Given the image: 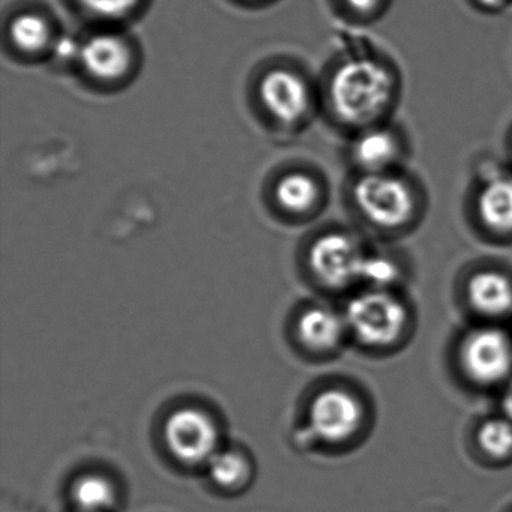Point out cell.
<instances>
[{
  "label": "cell",
  "mask_w": 512,
  "mask_h": 512,
  "mask_svg": "<svg viewBox=\"0 0 512 512\" xmlns=\"http://www.w3.org/2000/svg\"><path fill=\"white\" fill-rule=\"evenodd\" d=\"M394 97V79L385 65L359 58L341 65L331 85L335 112L353 125H368L385 115Z\"/></svg>",
  "instance_id": "1"
},
{
  "label": "cell",
  "mask_w": 512,
  "mask_h": 512,
  "mask_svg": "<svg viewBox=\"0 0 512 512\" xmlns=\"http://www.w3.org/2000/svg\"><path fill=\"white\" fill-rule=\"evenodd\" d=\"M353 197L362 215L385 229L401 226L412 215V190L392 172L364 173L356 182Z\"/></svg>",
  "instance_id": "2"
},
{
  "label": "cell",
  "mask_w": 512,
  "mask_h": 512,
  "mask_svg": "<svg viewBox=\"0 0 512 512\" xmlns=\"http://www.w3.org/2000/svg\"><path fill=\"white\" fill-rule=\"evenodd\" d=\"M406 323L403 305L382 290L362 293L347 305L346 325L370 346H386L397 340Z\"/></svg>",
  "instance_id": "3"
},
{
  "label": "cell",
  "mask_w": 512,
  "mask_h": 512,
  "mask_svg": "<svg viewBox=\"0 0 512 512\" xmlns=\"http://www.w3.org/2000/svg\"><path fill=\"white\" fill-rule=\"evenodd\" d=\"M166 440L170 451L185 463L211 460L217 452L218 431L214 421L202 410H176L166 422Z\"/></svg>",
  "instance_id": "4"
},
{
  "label": "cell",
  "mask_w": 512,
  "mask_h": 512,
  "mask_svg": "<svg viewBox=\"0 0 512 512\" xmlns=\"http://www.w3.org/2000/svg\"><path fill=\"white\" fill-rule=\"evenodd\" d=\"M463 362L472 379L499 382L512 367L511 341L497 329H479L464 343Z\"/></svg>",
  "instance_id": "5"
},
{
  "label": "cell",
  "mask_w": 512,
  "mask_h": 512,
  "mask_svg": "<svg viewBox=\"0 0 512 512\" xmlns=\"http://www.w3.org/2000/svg\"><path fill=\"white\" fill-rule=\"evenodd\" d=\"M364 254L347 235L323 236L311 250L310 262L319 280L332 287L346 286L358 280Z\"/></svg>",
  "instance_id": "6"
},
{
  "label": "cell",
  "mask_w": 512,
  "mask_h": 512,
  "mask_svg": "<svg viewBox=\"0 0 512 512\" xmlns=\"http://www.w3.org/2000/svg\"><path fill=\"white\" fill-rule=\"evenodd\" d=\"M361 422L358 401L344 391L329 389L314 400L311 425L322 439L329 442L346 439L355 433Z\"/></svg>",
  "instance_id": "7"
},
{
  "label": "cell",
  "mask_w": 512,
  "mask_h": 512,
  "mask_svg": "<svg viewBox=\"0 0 512 512\" xmlns=\"http://www.w3.org/2000/svg\"><path fill=\"white\" fill-rule=\"evenodd\" d=\"M263 103L272 115L284 122L296 121L308 106V89L296 74L277 70L269 73L260 86Z\"/></svg>",
  "instance_id": "8"
},
{
  "label": "cell",
  "mask_w": 512,
  "mask_h": 512,
  "mask_svg": "<svg viewBox=\"0 0 512 512\" xmlns=\"http://www.w3.org/2000/svg\"><path fill=\"white\" fill-rule=\"evenodd\" d=\"M80 59L92 76L103 80L118 79L130 65V50L115 35H97L80 47Z\"/></svg>",
  "instance_id": "9"
},
{
  "label": "cell",
  "mask_w": 512,
  "mask_h": 512,
  "mask_svg": "<svg viewBox=\"0 0 512 512\" xmlns=\"http://www.w3.org/2000/svg\"><path fill=\"white\" fill-rule=\"evenodd\" d=\"M353 155L364 173L391 172L400 160L401 146L392 131L373 127L356 140Z\"/></svg>",
  "instance_id": "10"
},
{
  "label": "cell",
  "mask_w": 512,
  "mask_h": 512,
  "mask_svg": "<svg viewBox=\"0 0 512 512\" xmlns=\"http://www.w3.org/2000/svg\"><path fill=\"white\" fill-rule=\"evenodd\" d=\"M473 307L488 316H503L512 310V283L496 272H481L469 283Z\"/></svg>",
  "instance_id": "11"
},
{
  "label": "cell",
  "mask_w": 512,
  "mask_h": 512,
  "mask_svg": "<svg viewBox=\"0 0 512 512\" xmlns=\"http://www.w3.org/2000/svg\"><path fill=\"white\" fill-rule=\"evenodd\" d=\"M478 211L491 229L512 230V176H496L482 187Z\"/></svg>",
  "instance_id": "12"
},
{
  "label": "cell",
  "mask_w": 512,
  "mask_h": 512,
  "mask_svg": "<svg viewBox=\"0 0 512 512\" xmlns=\"http://www.w3.org/2000/svg\"><path fill=\"white\" fill-rule=\"evenodd\" d=\"M346 320L326 308H313L299 320V337L305 346L314 350H328L337 346L343 337Z\"/></svg>",
  "instance_id": "13"
},
{
  "label": "cell",
  "mask_w": 512,
  "mask_h": 512,
  "mask_svg": "<svg viewBox=\"0 0 512 512\" xmlns=\"http://www.w3.org/2000/svg\"><path fill=\"white\" fill-rule=\"evenodd\" d=\"M71 496L80 512H107L115 505V490L103 476H83L74 484Z\"/></svg>",
  "instance_id": "14"
},
{
  "label": "cell",
  "mask_w": 512,
  "mask_h": 512,
  "mask_svg": "<svg viewBox=\"0 0 512 512\" xmlns=\"http://www.w3.org/2000/svg\"><path fill=\"white\" fill-rule=\"evenodd\" d=\"M277 197L281 206L289 211L304 212L316 202L317 187L313 179L295 173V175L286 176L278 184Z\"/></svg>",
  "instance_id": "15"
},
{
  "label": "cell",
  "mask_w": 512,
  "mask_h": 512,
  "mask_svg": "<svg viewBox=\"0 0 512 512\" xmlns=\"http://www.w3.org/2000/svg\"><path fill=\"white\" fill-rule=\"evenodd\" d=\"M208 466L209 475L221 487H236L248 475L247 461L235 451L215 452L208 461Z\"/></svg>",
  "instance_id": "16"
},
{
  "label": "cell",
  "mask_w": 512,
  "mask_h": 512,
  "mask_svg": "<svg viewBox=\"0 0 512 512\" xmlns=\"http://www.w3.org/2000/svg\"><path fill=\"white\" fill-rule=\"evenodd\" d=\"M11 38L20 49L37 52L49 43V26L35 14H23L11 25Z\"/></svg>",
  "instance_id": "17"
},
{
  "label": "cell",
  "mask_w": 512,
  "mask_h": 512,
  "mask_svg": "<svg viewBox=\"0 0 512 512\" xmlns=\"http://www.w3.org/2000/svg\"><path fill=\"white\" fill-rule=\"evenodd\" d=\"M479 445L493 457H505L512 451V421L490 419L485 422L478 433Z\"/></svg>",
  "instance_id": "18"
},
{
  "label": "cell",
  "mask_w": 512,
  "mask_h": 512,
  "mask_svg": "<svg viewBox=\"0 0 512 512\" xmlns=\"http://www.w3.org/2000/svg\"><path fill=\"white\" fill-rule=\"evenodd\" d=\"M397 278V265L386 257L364 256V259H362L358 280L367 281L368 284L373 286V289H385V287L395 283Z\"/></svg>",
  "instance_id": "19"
},
{
  "label": "cell",
  "mask_w": 512,
  "mask_h": 512,
  "mask_svg": "<svg viewBox=\"0 0 512 512\" xmlns=\"http://www.w3.org/2000/svg\"><path fill=\"white\" fill-rule=\"evenodd\" d=\"M137 0H80L86 10L104 17H119L128 13Z\"/></svg>",
  "instance_id": "20"
},
{
  "label": "cell",
  "mask_w": 512,
  "mask_h": 512,
  "mask_svg": "<svg viewBox=\"0 0 512 512\" xmlns=\"http://www.w3.org/2000/svg\"><path fill=\"white\" fill-rule=\"evenodd\" d=\"M350 10L359 14H370L377 10L382 0H346Z\"/></svg>",
  "instance_id": "21"
},
{
  "label": "cell",
  "mask_w": 512,
  "mask_h": 512,
  "mask_svg": "<svg viewBox=\"0 0 512 512\" xmlns=\"http://www.w3.org/2000/svg\"><path fill=\"white\" fill-rule=\"evenodd\" d=\"M56 53L61 59H70L73 58L74 53H79L80 56V49L74 41L65 38V40L59 41L58 46H56Z\"/></svg>",
  "instance_id": "22"
},
{
  "label": "cell",
  "mask_w": 512,
  "mask_h": 512,
  "mask_svg": "<svg viewBox=\"0 0 512 512\" xmlns=\"http://www.w3.org/2000/svg\"><path fill=\"white\" fill-rule=\"evenodd\" d=\"M503 409H505L506 416L512 421V382L509 383L503 397Z\"/></svg>",
  "instance_id": "23"
},
{
  "label": "cell",
  "mask_w": 512,
  "mask_h": 512,
  "mask_svg": "<svg viewBox=\"0 0 512 512\" xmlns=\"http://www.w3.org/2000/svg\"><path fill=\"white\" fill-rule=\"evenodd\" d=\"M478 2H481L482 7L487 10H500L508 4V0H478Z\"/></svg>",
  "instance_id": "24"
}]
</instances>
